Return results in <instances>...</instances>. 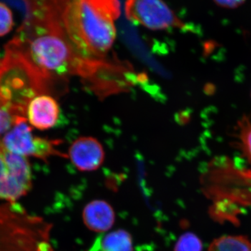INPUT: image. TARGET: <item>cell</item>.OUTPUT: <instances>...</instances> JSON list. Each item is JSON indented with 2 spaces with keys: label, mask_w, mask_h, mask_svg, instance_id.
<instances>
[{
  "label": "cell",
  "mask_w": 251,
  "mask_h": 251,
  "mask_svg": "<svg viewBox=\"0 0 251 251\" xmlns=\"http://www.w3.org/2000/svg\"><path fill=\"white\" fill-rule=\"evenodd\" d=\"M11 41L56 93L63 90L71 75L80 77L85 83L95 67L94 59L82 57L75 49L59 20L27 16Z\"/></svg>",
  "instance_id": "6da1fadb"
},
{
  "label": "cell",
  "mask_w": 251,
  "mask_h": 251,
  "mask_svg": "<svg viewBox=\"0 0 251 251\" xmlns=\"http://www.w3.org/2000/svg\"><path fill=\"white\" fill-rule=\"evenodd\" d=\"M118 0H69L62 14L63 28L78 53L101 60L116 39Z\"/></svg>",
  "instance_id": "7a4b0ae2"
},
{
  "label": "cell",
  "mask_w": 251,
  "mask_h": 251,
  "mask_svg": "<svg viewBox=\"0 0 251 251\" xmlns=\"http://www.w3.org/2000/svg\"><path fill=\"white\" fill-rule=\"evenodd\" d=\"M56 94L17 46L10 41L0 62V110L15 118L27 117L29 102L41 94Z\"/></svg>",
  "instance_id": "3957f363"
},
{
  "label": "cell",
  "mask_w": 251,
  "mask_h": 251,
  "mask_svg": "<svg viewBox=\"0 0 251 251\" xmlns=\"http://www.w3.org/2000/svg\"><path fill=\"white\" fill-rule=\"evenodd\" d=\"M26 117H17L14 126L1 139L6 150L23 156H32L48 161L51 156L68 158V155L56 149L62 143L60 140H49L32 134Z\"/></svg>",
  "instance_id": "277c9868"
},
{
  "label": "cell",
  "mask_w": 251,
  "mask_h": 251,
  "mask_svg": "<svg viewBox=\"0 0 251 251\" xmlns=\"http://www.w3.org/2000/svg\"><path fill=\"white\" fill-rule=\"evenodd\" d=\"M31 186V168L27 158L6 150L0 139V199L16 201Z\"/></svg>",
  "instance_id": "5b68a950"
},
{
  "label": "cell",
  "mask_w": 251,
  "mask_h": 251,
  "mask_svg": "<svg viewBox=\"0 0 251 251\" xmlns=\"http://www.w3.org/2000/svg\"><path fill=\"white\" fill-rule=\"evenodd\" d=\"M125 14L130 22L151 30L186 29L184 23L163 0H126Z\"/></svg>",
  "instance_id": "8992f818"
},
{
  "label": "cell",
  "mask_w": 251,
  "mask_h": 251,
  "mask_svg": "<svg viewBox=\"0 0 251 251\" xmlns=\"http://www.w3.org/2000/svg\"><path fill=\"white\" fill-rule=\"evenodd\" d=\"M68 158L79 171H94L103 164L105 151L100 142L94 137L82 136L73 142Z\"/></svg>",
  "instance_id": "52a82bcc"
},
{
  "label": "cell",
  "mask_w": 251,
  "mask_h": 251,
  "mask_svg": "<svg viewBox=\"0 0 251 251\" xmlns=\"http://www.w3.org/2000/svg\"><path fill=\"white\" fill-rule=\"evenodd\" d=\"M59 115L58 103L49 94L37 96L27 106V120L33 127L39 130H48L54 127L58 121Z\"/></svg>",
  "instance_id": "ba28073f"
},
{
  "label": "cell",
  "mask_w": 251,
  "mask_h": 251,
  "mask_svg": "<svg viewBox=\"0 0 251 251\" xmlns=\"http://www.w3.org/2000/svg\"><path fill=\"white\" fill-rule=\"evenodd\" d=\"M82 218L87 228L94 232H104L113 226L115 214L109 203L103 201H94L86 205Z\"/></svg>",
  "instance_id": "9c48e42d"
},
{
  "label": "cell",
  "mask_w": 251,
  "mask_h": 251,
  "mask_svg": "<svg viewBox=\"0 0 251 251\" xmlns=\"http://www.w3.org/2000/svg\"><path fill=\"white\" fill-rule=\"evenodd\" d=\"M90 251H133V239L127 231L118 229L99 238Z\"/></svg>",
  "instance_id": "30bf717a"
},
{
  "label": "cell",
  "mask_w": 251,
  "mask_h": 251,
  "mask_svg": "<svg viewBox=\"0 0 251 251\" xmlns=\"http://www.w3.org/2000/svg\"><path fill=\"white\" fill-rule=\"evenodd\" d=\"M208 251H251V244L243 236H224L211 243Z\"/></svg>",
  "instance_id": "8fae6325"
},
{
  "label": "cell",
  "mask_w": 251,
  "mask_h": 251,
  "mask_svg": "<svg viewBox=\"0 0 251 251\" xmlns=\"http://www.w3.org/2000/svg\"><path fill=\"white\" fill-rule=\"evenodd\" d=\"M236 134L238 146L251 163V115H246L238 122Z\"/></svg>",
  "instance_id": "7c38bea8"
},
{
  "label": "cell",
  "mask_w": 251,
  "mask_h": 251,
  "mask_svg": "<svg viewBox=\"0 0 251 251\" xmlns=\"http://www.w3.org/2000/svg\"><path fill=\"white\" fill-rule=\"evenodd\" d=\"M202 244L196 234L186 232L178 239L175 251H202Z\"/></svg>",
  "instance_id": "4fadbf2b"
},
{
  "label": "cell",
  "mask_w": 251,
  "mask_h": 251,
  "mask_svg": "<svg viewBox=\"0 0 251 251\" xmlns=\"http://www.w3.org/2000/svg\"><path fill=\"white\" fill-rule=\"evenodd\" d=\"M14 18L11 9L0 1V36L8 34L14 27Z\"/></svg>",
  "instance_id": "5bb4252c"
},
{
  "label": "cell",
  "mask_w": 251,
  "mask_h": 251,
  "mask_svg": "<svg viewBox=\"0 0 251 251\" xmlns=\"http://www.w3.org/2000/svg\"><path fill=\"white\" fill-rule=\"evenodd\" d=\"M16 119L4 110H0V135L6 133L14 126Z\"/></svg>",
  "instance_id": "9a60e30c"
},
{
  "label": "cell",
  "mask_w": 251,
  "mask_h": 251,
  "mask_svg": "<svg viewBox=\"0 0 251 251\" xmlns=\"http://www.w3.org/2000/svg\"><path fill=\"white\" fill-rule=\"evenodd\" d=\"M214 1L223 7L229 8V9H234L242 5L244 3V0H214Z\"/></svg>",
  "instance_id": "2e32d148"
},
{
  "label": "cell",
  "mask_w": 251,
  "mask_h": 251,
  "mask_svg": "<svg viewBox=\"0 0 251 251\" xmlns=\"http://www.w3.org/2000/svg\"><path fill=\"white\" fill-rule=\"evenodd\" d=\"M37 251H54L47 242H41L37 247Z\"/></svg>",
  "instance_id": "e0dca14e"
}]
</instances>
